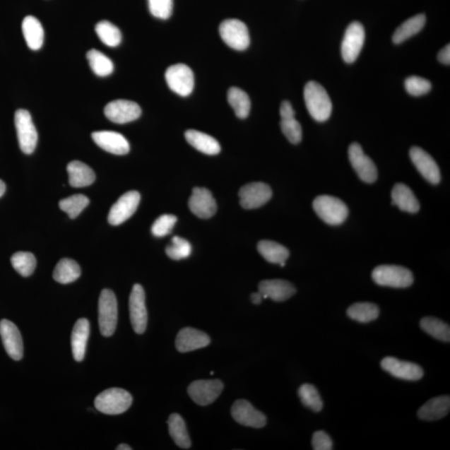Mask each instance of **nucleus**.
<instances>
[{
    "label": "nucleus",
    "instance_id": "1a4fd4ad",
    "mask_svg": "<svg viewBox=\"0 0 450 450\" xmlns=\"http://www.w3.org/2000/svg\"><path fill=\"white\" fill-rule=\"evenodd\" d=\"M365 40L363 25L359 22H353L347 28L341 45L342 57L348 64L355 61L361 52Z\"/></svg>",
    "mask_w": 450,
    "mask_h": 450
},
{
    "label": "nucleus",
    "instance_id": "a878e982",
    "mask_svg": "<svg viewBox=\"0 0 450 450\" xmlns=\"http://www.w3.org/2000/svg\"><path fill=\"white\" fill-rule=\"evenodd\" d=\"M184 136L190 146L203 154L215 155L221 150L220 143L208 134L194 131V129H189L185 132Z\"/></svg>",
    "mask_w": 450,
    "mask_h": 450
},
{
    "label": "nucleus",
    "instance_id": "5701e85b",
    "mask_svg": "<svg viewBox=\"0 0 450 450\" xmlns=\"http://www.w3.org/2000/svg\"><path fill=\"white\" fill-rule=\"evenodd\" d=\"M259 291L264 299L270 298L276 302H282L291 298L296 293L295 288L289 281L268 280L261 282Z\"/></svg>",
    "mask_w": 450,
    "mask_h": 450
},
{
    "label": "nucleus",
    "instance_id": "cd10ccee",
    "mask_svg": "<svg viewBox=\"0 0 450 450\" xmlns=\"http://www.w3.org/2000/svg\"><path fill=\"white\" fill-rule=\"evenodd\" d=\"M69 184L74 188L89 186L95 182V174L90 166L81 161H72L67 166Z\"/></svg>",
    "mask_w": 450,
    "mask_h": 450
},
{
    "label": "nucleus",
    "instance_id": "4468645a",
    "mask_svg": "<svg viewBox=\"0 0 450 450\" xmlns=\"http://www.w3.org/2000/svg\"><path fill=\"white\" fill-rule=\"evenodd\" d=\"M141 202V194L137 191H129L123 194L110 208L108 220L110 225H119L131 218Z\"/></svg>",
    "mask_w": 450,
    "mask_h": 450
},
{
    "label": "nucleus",
    "instance_id": "473e14b6",
    "mask_svg": "<svg viewBox=\"0 0 450 450\" xmlns=\"http://www.w3.org/2000/svg\"><path fill=\"white\" fill-rule=\"evenodd\" d=\"M425 22L426 17L425 15H418L403 22L394 32L393 35V43L400 45L403 41L410 39V37L419 33L423 29Z\"/></svg>",
    "mask_w": 450,
    "mask_h": 450
},
{
    "label": "nucleus",
    "instance_id": "2eb2a0df",
    "mask_svg": "<svg viewBox=\"0 0 450 450\" xmlns=\"http://www.w3.org/2000/svg\"><path fill=\"white\" fill-rule=\"evenodd\" d=\"M240 205L245 210L261 207L272 197V189L268 184L256 182L244 185L239 190Z\"/></svg>",
    "mask_w": 450,
    "mask_h": 450
},
{
    "label": "nucleus",
    "instance_id": "de8ad7c7",
    "mask_svg": "<svg viewBox=\"0 0 450 450\" xmlns=\"http://www.w3.org/2000/svg\"><path fill=\"white\" fill-rule=\"evenodd\" d=\"M312 446L314 450H331L333 442L324 431H317L313 435Z\"/></svg>",
    "mask_w": 450,
    "mask_h": 450
},
{
    "label": "nucleus",
    "instance_id": "f704fd0d",
    "mask_svg": "<svg viewBox=\"0 0 450 450\" xmlns=\"http://www.w3.org/2000/svg\"><path fill=\"white\" fill-rule=\"evenodd\" d=\"M347 314L355 321L369 323L379 317V309L372 303H356L348 309Z\"/></svg>",
    "mask_w": 450,
    "mask_h": 450
},
{
    "label": "nucleus",
    "instance_id": "864d4df0",
    "mask_svg": "<svg viewBox=\"0 0 450 450\" xmlns=\"http://www.w3.org/2000/svg\"><path fill=\"white\" fill-rule=\"evenodd\" d=\"M116 449H118V450H131L132 448L131 446H129V445H128V444H119V446L117 448H116Z\"/></svg>",
    "mask_w": 450,
    "mask_h": 450
},
{
    "label": "nucleus",
    "instance_id": "20e7f679",
    "mask_svg": "<svg viewBox=\"0 0 450 450\" xmlns=\"http://www.w3.org/2000/svg\"><path fill=\"white\" fill-rule=\"evenodd\" d=\"M373 280L380 286L403 289L412 285L414 276L408 268L398 266H379L372 273Z\"/></svg>",
    "mask_w": 450,
    "mask_h": 450
},
{
    "label": "nucleus",
    "instance_id": "412c9836",
    "mask_svg": "<svg viewBox=\"0 0 450 450\" xmlns=\"http://www.w3.org/2000/svg\"><path fill=\"white\" fill-rule=\"evenodd\" d=\"M97 146L113 155H124L129 152V143L122 134L114 131H97L92 134Z\"/></svg>",
    "mask_w": 450,
    "mask_h": 450
},
{
    "label": "nucleus",
    "instance_id": "c03bdc74",
    "mask_svg": "<svg viewBox=\"0 0 450 450\" xmlns=\"http://www.w3.org/2000/svg\"><path fill=\"white\" fill-rule=\"evenodd\" d=\"M148 8L153 16L168 20L173 13V0H148Z\"/></svg>",
    "mask_w": 450,
    "mask_h": 450
},
{
    "label": "nucleus",
    "instance_id": "c85d7f7f",
    "mask_svg": "<svg viewBox=\"0 0 450 450\" xmlns=\"http://www.w3.org/2000/svg\"><path fill=\"white\" fill-rule=\"evenodd\" d=\"M392 203L402 211L411 213L419 211L420 207L415 194L403 184L394 185L392 190Z\"/></svg>",
    "mask_w": 450,
    "mask_h": 450
},
{
    "label": "nucleus",
    "instance_id": "ea45409f",
    "mask_svg": "<svg viewBox=\"0 0 450 450\" xmlns=\"http://www.w3.org/2000/svg\"><path fill=\"white\" fill-rule=\"evenodd\" d=\"M299 396L305 407L314 412H319L323 409V401L317 389L312 384H304L299 389Z\"/></svg>",
    "mask_w": 450,
    "mask_h": 450
},
{
    "label": "nucleus",
    "instance_id": "a18cd8bd",
    "mask_svg": "<svg viewBox=\"0 0 450 450\" xmlns=\"http://www.w3.org/2000/svg\"><path fill=\"white\" fill-rule=\"evenodd\" d=\"M176 222H177V218L172 215H162L155 221L151 228L152 234L155 237H164V236L168 235L172 231Z\"/></svg>",
    "mask_w": 450,
    "mask_h": 450
},
{
    "label": "nucleus",
    "instance_id": "423d86ee",
    "mask_svg": "<svg viewBox=\"0 0 450 450\" xmlns=\"http://www.w3.org/2000/svg\"><path fill=\"white\" fill-rule=\"evenodd\" d=\"M15 123L18 145L26 155H30L35 150L38 143L37 133L31 114L26 109H18L16 112Z\"/></svg>",
    "mask_w": 450,
    "mask_h": 450
},
{
    "label": "nucleus",
    "instance_id": "dca6fc26",
    "mask_svg": "<svg viewBox=\"0 0 450 450\" xmlns=\"http://www.w3.org/2000/svg\"><path fill=\"white\" fill-rule=\"evenodd\" d=\"M0 336L8 356L13 360H20L24 355V345L16 324L8 319H2L0 321Z\"/></svg>",
    "mask_w": 450,
    "mask_h": 450
},
{
    "label": "nucleus",
    "instance_id": "f03ea898",
    "mask_svg": "<svg viewBox=\"0 0 450 450\" xmlns=\"http://www.w3.org/2000/svg\"><path fill=\"white\" fill-rule=\"evenodd\" d=\"M133 402L131 394L123 389H106L95 398V406L105 415L123 414L129 409Z\"/></svg>",
    "mask_w": 450,
    "mask_h": 450
},
{
    "label": "nucleus",
    "instance_id": "7ed1b4c3",
    "mask_svg": "<svg viewBox=\"0 0 450 450\" xmlns=\"http://www.w3.org/2000/svg\"><path fill=\"white\" fill-rule=\"evenodd\" d=\"M313 208L323 221L331 225H340L349 215V210L340 199L331 196H320L314 199Z\"/></svg>",
    "mask_w": 450,
    "mask_h": 450
},
{
    "label": "nucleus",
    "instance_id": "3c124183",
    "mask_svg": "<svg viewBox=\"0 0 450 450\" xmlns=\"http://www.w3.org/2000/svg\"><path fill=\"white\" fill-rule=\"evenodd\" d=\"M263 299V295L259 291L258 292V293H254L251 295V300L253 304H261Z\"/></svg>",
    "mask_w": 450,
    "mask_h": 450
},
{
    "label": "nucleus",
    "instance_id": "603ef678",
    "mask_svg": "<svg viewBox=\"0 0 450 450\" xmlns=\"http://www.w3.org/2000/svg\"><path fill=\"white\" fill-rule=\"evenodd\" d=\"M6 184H4L1 179H0V197L4 196V194L6 193Z\"/></svg>",
    "mask_w": 450,
    "mask_h": 450
},
{
    "label": "nucleus",
    "instance_id": "c756f323",
    "mask_svg": "<svg viewBox=\"0 0 450 450\" xmlns=\"http://www.w3.org/2000/svg\"><path fill=\"white\" fill-rule=\"evenodd\" d=\"M258 251L266 261L280 264L284 267L290 251L285 246L271 240H262L258 244Z\"/></svg>",
    "mask_w": 450,
    "mask_h": 450
},
{
    "label": "nucleus",
    "instance_id": "c9c22d12",
    "mask_svg": "<svg viewBox=\"0 0 450 450\" xmlns=\"http://www.w3.org/2000/svg\"><path fill=\"white\" fill-rule=\"evenodd\" d=\"M90 66L96 76L106 77L114 71V64L103 53L97 49H91L86 55Z\"/></svg>",
    "mask_w": 450,
    "mask_h": 450
},
{
    "label": "nucleus",
    "instance_id": "bb28decb",
    "mask_svg": "<svg viewBox=\"0 0 450 450\" xmlns=\"http://www.w3.org/2000/svg\"><path fill=\"white\" fill-rule=\"evenodd\" d=\"M22 31L28 47L39 50L44 44L45 31L41 23L34 16H26L22 23Z\"/></svg>",
    "mask_w": 450,
    "mask_h": 450
},
{
    "label": "nucleus",
    "instance_id": "09e8293b",
    "mask_svg": "<svg viewBox=\"0 0 450 450\" xmlns=\"http://www.w3.org/2000/svg\"><path fill=\"white\" fill-rule=\"evenodd\" d=\"M280 114L281 119L294 118L295 112L289 101H284L281 104Z\"/></svg>",
    "mask_w": 450,
    "mask_h": 450
},
{
    "label": "nucleus",
    "instance_id": "6e6552de",
    "mask_svg": "<svg viewBox=\"0 0 450 450\" xmlns=\"http://www.w3.org/2000/svg\"><path fill=\"white\" fill-rule=\"evenodd\" d=\"M220 35L225 43L235 50H244L250 44L247 26L242 21L235 18L221 23Z\"/></svg>",
    "mask_w": 450,
    "mask_h": 450
},
{
    "label": "nucleus",
    "instance_id": "58836bf2",
    "mask_svg": "<svg viewBox=\"0 0 450 450\" xmlns=\"http://www.w3.org/2000/svg\"><path fill=\"white\" fill-rule=\"evenodd\" d=\"M11 264L20 276L29 277L35 270L36 259L30 252H17L11 257Z\"/></svg>",
    "mask_w": 450,
    "mask_h": 450
},
{
    "label": "nucleus",
    "instance_id": "49530a36",
    "mask_svg": "<svg viewBox=\"0 0 450 450\" xmlns=\"http://www.w3.org/2000/svg\"><path fill=\"white\" fill-rule=\"evenodd\" d=\"M405 89L412 96H421L429 93L432 89V85L424 78L411 76L406 78Z\"/></svg>",
    "mask_w": 450,
    "mask_h": 450
},
{
    "label": "nucleus",
    "instance_id": "72a5a7b5",
    "mask_svg": "<svg viewBox=\"0 0 450 450\" xmlns=\"http://www.w3.org/2000/svg\"><path fill=\"white\" fill-rule=\"evenodd\" d=\"M228 101L236 116L239 119L248 117L251 108V102L244 91L239 88L232 87L228 91Z\"/></svg>",
    "mask_w": 450,
    "mask_h": 450
},
{
    "label": "nucleus",
    "instance_id": "39448f33",
    "mask_svg": "<svg viewBox=\"0 0 450 450\" xmlns=\"http://www.w3.org/2000/svg\"><path fill=\"white\" fill-rule=\"evenodd\" d=\"M118 323V304L114 292L104 290L99 300V324L102 336L114 335Z\"/></svg>",
    "mask_w": 450,
    "mask_h": 450
},
{
    "label": "nucleus",
    "instance_id": "8fccbe9b",
    "mask_svg": "<svg viewBox=\"0 0 450 450\" xmlns=\"http://www.w3.org/2000/svg\"><path fill=\"white\" fill-rule=\"evenodd\" d=\"M438 59L439 62L449 66L450 63V45L445 46L444 49L439 51L438 54Z\"/></svg>",
    "mask_w": 450,
    "mask_h": 450
},
{
    "label": "nucleus",
    "instance_id": "37998d69",
    "mask_svg": "<svg viewBox=\"0 0 450 450\" xmlns=\"http://www.w3.org/2000/svg\"><path fill=\"white\" fill-rule=\"evenodd\" d=\"M280 126L282 132L290 143L297 145L302 141V128L295 117L281 119Z\"/></svg>",
    "mask_w": 450,
    "mask_h": 450
},
{
    "label": "nucleus",
    "instance_id": "e433bc0d",
    "mask_svg": "<svg viewBox=\"0 0 450 450\" xmlns=\"http://www.w3.org/2000/svg\"><path fill=\"white\" fill-rule=\"evenodd\" d=\"M420 327L430 336L439 341L449 342L450 328L448 324L434 317H425L420 321Z\"/></svg>",
    "mask_w": 450,
    "mask_h": 450
},
{
    "label": "nucleus",
    "instance_id": "a211bd4d",
    "mask_svg": "<svg viewBox=\"0 0 450 450\" xmlns=\"http://www.w3.org/2000/svg\"><path fill=\"white\" fill-rule=\"evenodd\" d=\"M232 417L237 423L252 427V428H263L266 425L267 419L262 412L244 400L236 401L231 409Z\"/></svg>",
    "mask_w": 450,
    "mask_h": 450
},
{
    "label": "nucleus",
    "instance_id": "a19ab883",
    "mask_svg": "<svg viewBox=\"0 0 450 450\" xmlns=\"http://www.w3.org/2000/svg\"><path fill=\"white\" fill-rule=\"evenodd\" d=\"M90 199L83 194H76L59 202V208L66 212L69 218L76 219L89 206Z\"/></svg>",
    "mask_w": 450,
    "mask_h": 450
},
{
    "label": "nucleus",
    "instance_id": "4be33fe9",
    "mask_svg": "<svg viewBox=\"0 0 450 450\" xmlns=\"http://www.w3.org/2000/svg\"><path fill=\"white\" fill-rule=\"evenodd\" d=\"M211 344V338L206 333L193 328L181 329L176 337V349L180 353L202 349Z\"/></svg>",
    "mask_w": 450,
    "mask_h": 450
},
{
    "label": "nucleus",
    "instance_id": "79ce46f5",
    "mask_svg": "<svg viewBox=\"0 0 450 450\" xmlns=\"http://www.w3.org/2000/svg\"><path fill=\"white\" fill-rule=\"evenodd\" d=\"M192 247L186 239L178 236L172 239V243L166 248V254L174 261L186 259L191 254Z\"/></svg>",
    "mask_w": 450,
    "mask_h": 450
},
{
    "label": "nucleus",
    "instance_id": "aec40b11",
    "mask_svg": "<svg viewBox=\"0 0 450 450\" xmlns=\"http://www.w3.org/2000/svg\"><path fill=\"white\" fill-rule=\"evenodd\" d=\"M190 211L201 219H210L215 215L217 205L210 190L206 188H194L189 199Z\"/></svg>",
    "mask_w": 450,
    "mask_h": 450
},
{
    "label": "nucleus",
    "instance_id": "7c9ffc66",
    "mask_svg": "<svg viewBox=\"0 0 450 450\" xmlns=\"http://www.w3.org/2000/svg\"><path fill=\"white\" fill-rule=\"evenodd\" d=\"M81 270L77 262L71 259H63L55 267L53 277L59 284H69L80 278Z\"/></svg>",
    "mask_w": 450,
    "mask_h": 450
},
{
    "label": "nucleus",
    "instance_id": "b1692460",
    "mask_svg": "<svg viewBox=\"0 0 450 450\" xmlns=\"http://www.w3.org/2000/svg\"><path fill=\"white\" fill-rule=\"evenodd\" d=\"M90 329V322L86 319H78L74 324L71 336V346L73 356L76 361H82L85 358Z\"/></svg>",
    "mask_w": 450,
    "mask_h": 450
},
{
    "label": "nucleus",
    "instance_id": "6ab92c4d",
    "mask_svg": "<svg viewBox=\"0 0 450 450\" xmlns=\"http://www.w3.org/2000/svg\"><path fill=\"white\" fill-rule=\"evenodd\" d=\"M410 156L413 164L427 181L432 184L439 183L442 176L439 166L428 153L420 147H413L410 151Z\"/></svg>",
    "mask_w": 450,
    "mask_h": 450
},
{
    "label": "nucleus",
    "instance_id": "9d476101",
    "mask_svg": "<svg viewBox=\"0 0 450 450\" xmlns=\"http://www.w3.org/2000/svg\"><path fill=\"white\" fill-rule=\"evenodd\" d=\"M224 389V384L218 379L196 380L189 384L188 393L197 405L206 406L216 401Z\"/></svg>",
    "mask_w": 450,
    "mask_h": 450
},
{
    "label": "nucleus",
    "instance_id": "393cba45",
    "mask_svg": "<svg viewBox=\"0 0 450 450\" xmlns=\"http://www.w3.org/2000/svg\"><path fill=\"white\" fill-rule=\"evenodd\" d=\"M450 398L449 396L431 398L418 411V416L423 420L433 421L442 419L449 414Z\"/></svg>",
    "mask_w": 450,
    "mask_h": 450
},
{
    "label": "nucleus",
    "instance_id": "f3484780",
    "mask_svg": "<svg viewBox=\"0 0 450 450\" xmlns=\"http://www.w3.org/2000/svg\"><path fill=\"white\" fill-rule=\"evenodd\" d=\"M381 367L392 377L410 381H416L424 377V370L420 365L393 357L384 358L381 361Z\"/></svg>",
    "mask_w": 450,
    "mask_h": 450
},
{
    "label": "nucleus",
    "instance_id": "0eeeda50",
    "mask_svg": "<svg viewBox=\"0 0 450 450\" xmlns=\"http://www.w3.org/2000/svg\"><path fill=\"white\" fill-rule=\"evenodd\" d=\"M165 80L170 89L176 94L186 97L193 92L194 87V73L184 64H176L167 69Z\"/></svg>",
    "mask_w": 450,
    "mask_h": 450
},
{
    "label": "nucleus",
    "instance_id": "2f4dec72",
    "mask_svg": "<svg viewBox=\"0 0 450 450\" xmlns=\"http://www.w3.org/2000/svg\"><path fill=\"white\" fill-rule=\"evenodd\" d=\"M169 431L171 438L179 447L189 449L191 446L186 425L183 418L178 414H172L170 416L168 422Z\"/></svg>",
    "mask_w": 450,
    "mask_h": 450
},
{
    "label": "nucleus",
    "instance_id": "f8f14e48",
    "mask_svg": "<svg viewBox=\"0 0 450 450\" xmlns=\"http://www.w3.org/2000/svg\"><path fill=\"white\" fill-rule=\"evenodd\" d=\"M349 159L353 168L364 182L372 184L378 178V170L372 160L364 153L359 143H354L349 148Z\"/></svg>",
    "mask_w": 450,
    "mask_h": 450
},
{
    "label": "nucleus",
    "instance_id": "f257e3e1",
    "mask_svg": "<svg viewBox=\"0 0 450 450\" xmlns=\"http://www.w3.org/2000/svg\"><path fill=\"white\" fill-rule=\"evenodd\" d=\"M306 108L312 117L318 122H326L332 113V102L327 91L320 83H307L304 91Z\"/></svg>",
    "mask_w": 450,
    "mask_h": 450
},
{
    "label": "nucleus",
    "instance_id": "9b49d317",
    "mask_svg": "<svg viewBox=\"0 0 450 450\" xmlns=\"http://www.w3.org/2000/svg\"><path fill=\"white\" fill-rule=\"evenodd\" d=\"M129 316L134 332L143 333L148 323L146 293L141 285H134L129 296Z\"/></svg>",
    "mask_w": 450,
    "mask_h": 450
},
{
    "label": "nucleus",
    "instance_id": "ddd939ff",
    "mask_svg": "<svg viewBox=\"0 0 450 450\" xmlns=\"http://www.w3.org/2000/svg\"><path fill=\"white\" fill-rule=\"evenodd\" d=\"M142 110L136 102L118 100L105 106V114L115 124H127L141 117Z\"/></svg>",
    "mask_w": 450,
    "mask_h": 450
},
{
    "label": "nucleus",
    "instance_id": "4c0bfd02",
    "mask_svg": "<svg viewBox=\"0 0 450 450\" xmlns=\"http://www.w3.org/2000/svg\"><path fill=\"white\" fill-rule=\"evenodd\" d=\"M97 35L103 43L109 47H117L122 41V32L112 23L103 20L95 26Z\"/></svg>",
    "mask_w": 450,
    "mask_h": 450
}]
</instances>
